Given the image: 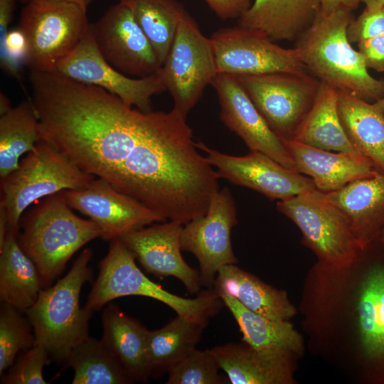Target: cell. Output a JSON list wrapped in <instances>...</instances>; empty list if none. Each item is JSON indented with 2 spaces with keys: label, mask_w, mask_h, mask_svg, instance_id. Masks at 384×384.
<instances>
[{
  "label": "cell",
  "mask_w": 384,
  "mask_h": 384,
  "mask_svg": "<svg viewBox=\"0 0 384 384\" xmlns=\"http://www.w3.org/2000/svg\"><path fill=\"white\" fill-rule=\"evenodd\" d=\"M29 80L40 139L81 170L161 215L191 194L201 156L186 118L176 110H135L56 71H31Z\"/></svg>",
  "instance_id": "cell-1"
},
{
  "label": "cell",
  "mask_w": 384,
  "mask_h": 384,
  "mask_svg": "<svg viewBox=\"0 0 384 384\" xmlns=\"http://www.w3.org/2000/svg\"><path fill=\"white\" fill-rule=\"evenodd\" d=\"M351 12L337 11L316 19L296 40L294 48L307 70L338 91L374 102L384 97V80L368 71L347 36Z\"/></svg>",
  "instance_id": "cell-2"
},
{
  "label": "cell",
  "mask_w": 384,
  "mask_h": 384,
  "mask_svg": "<svg viewBox=\"0 0 384 384\" xmlns=\"http://www.w3.org/2000/svg\"><path fill=\"white\" fill-rule=\"evenodd\" d=\"M101 237L99 226L90 219L78 216L60 191L25 211L17 240L36 265L45 289L62 273L78 250Z\"/></svg>",
  "instance_id": "cell-3"
},
{
  "label": "cell",
  "mask_w": 384,
  "mask_h": 384,
  "mask_svg": "<svg viewBox=\"0 0 384 384\" xmlns=\"http://www.w3.org/2000/svg\"><path fill=\"white\" fill-rule=\"evenodd\" d=\"M92 256L90 249L83 250L66 275L43 289L35 304L25 311L35 344L44 347L50 358L63 367L73 348L89 337L92 311L81 308L80 294L83 284L92 279L89 265Z\"/></svg>",
  "instance_id": "cell-4"
},
{
  "label": "cell",
  "mask_w": 384,
  "mask_h": 384,
  "mask_svg": "<svg viewBox=\"0 0 384 384\" xmlns=\"http://www.w3.org/2000/svg\"><path fill=\"white\" fill-rule=\"evenodd\" d=\"M142 296L158 300L178 316L206 327L224 303L215 289L201 291L195 298L174 294L149 279L138 267L135 257L120 238L110 240L108 252L99 262V273L85 307L102 309L114 299Z\"/></svg>",
  "instance_id": "cell-5"
},
{
  "label": "cell",
  "mask_w": 384,
  "mask_h": 384,
  "mask_svg": "<svg viewBox=\"0 0 384 384\" xmlns=\"http://www.w3.org/2000/svg\"><path fill=\"white\" fill-rule=\"evenodd\" d=\"M96 177L81 170L50 143L39 140L18 167L1 179V199L9 230L18 235L19 222L36 201L65 190L85 188Z\"/></svg>",
  "instance_id": "cell-6"
},
{
  "label": "cell",
  "mask_w": 384,
  "mask_h": 384,
  "mask_svg": "<svg viewBox=\"0 0 384 384\" xmlns=\"http://www.w3.org/2000/svg\"><path fill=\"white\" fill-rule=\"evenodd\" d=\"M277 209L298 227L304 244L324 266L344 270L365 253L343 215L323 192L315 189L279 201Z\"/></svg>",
  "instance_id": "cell-7"
},
{
  "label": "cell",
  "mask_w": 384,
  "mask_h": 384,
  "mask_svg": "<svg viewBox=\"0 0 384 384\" xmlns=\"http://www.w3.org/2000/svg\"><path fill=\"white\" fill-rule=\"evenodd\" d=\"M87 7L68 2L33 1L22 9L18 28L28 44L31 71L52 72L90 28Z\"/></svg>",
  "instance_id": "cell-8"
},
{
  "label": "cell",
  "mask_w": 384,
  "mask_h": 384,
  "mask_svg": "<svg viewBox=\"0 0 384 384\" xmlns=\"http://www.w3.org/2000/svg\"><path fill=\"white\" fill-rule=\"evenodd\" d=\"M159 73L173 98V109L185 117L218 74L211 40L188 13L178 24Z\"/></svg>",
  "instance_id": "cell-9"
},
{
  "label": "cell",
  "mask_w": 384,
  "mask_h": 384,
  "mask_svg": "<svg viewBox=\"0 0 384 384\" xmlns=\"http://www.w3.org/2000/svg\"><path fill=\"white\" fill-rule=\"evenodd\" d=\"M271 130L282 140L293 139L319 87L307 73L236 76Z\"/></svg>",
  "instance_id": "cell-10"
},
{
  "label": "cell",
  "mask_w": 384,
  "mask_h": 384,
  "mask_svg": "<svg viewBox=\"0 0 384 384\" xmlns=\"http://www.w3.org/2000/svg\"><path fill=\"white\" fill-rule=\"evenodd\" d=\"M210 38L218 73L238 76L307 73L294 48L281 47L257 30L238 25L220 28Z\"/></svg>",
  "instance_id": "cell-11"
},
{
  "label": "cell",
  "mask_w": 384,
  "mask_h": 384,
  "mask_svg": "<svg viewBox=\"0 0 384 384\" xmlns=\"http://www.w3.org/2000/svg\"><path fill=\"white\" fill-rule=\"evenodd\" d=\"M75 81L100 87L125 105L151 112V97L166 90L159 70L143 78H133L112 66L100 52L91 26L75 48L57 64L55 70Z\"/></svg>",
  "instance_id": "cell-12"
},
{
  "label": "cell",
  "mask_w": 384,
  "mask_h": 384,
  "mask_svg": "<svg viewBox=\"0 0 384 384\" xmlns=\"http://www.w3.org/2000/svg\"><path fill=\"white\" fill-rule=\"evenodd\" d=\"M238 224L235 200L230 189L223 187L212 197L207 213L183 227L181 249L198 260L202 286L212 288L223 266L236 264L231 231Z\"/></svg>",
  "instance_id": "cell-13"
},
{
  "label": "cell",
  "mask_w": 384,
  "mask_h": 384,
  "mask_svg": "<svg viewBox=\"0 0 384 384\" xmlns=\"http://www.w3.org/2000/svg\"><path fill=\"white\" fill-rule=\"evenodd\" d=\"M220 178L251 188L271 200H285L316 189L308 176L290 170L267 154L250 151L245 156H233L196 142Z\"/></svg>",
  "instance_id": "cell-14"
},
{
  "label": "cell",
  "mask_w": 384,
  "mask_h": 384,
  "mask_svg": "<svg viewBox=\"0 0 384 384\" xmlns=\"http://www.w3.org/2000/svg\"><path fill=\"white\" fill-rule=\"evenodd\" d=\"M73 208L95 222L102 238L112 240L166 220L133 198L114 188L107 181L96 177L85 188L63 191Z\"/></svg>",
  "instance_id": "cell-15"
},
{
  "label": "cell",
  "mask_w": 384,
  "mask_h": 384,
  "mask_svg": "<svg viewBox=\"0 0 384 384\" xmlns=\"http://www.w3.org/2000/svg\"><path fill=\"white\" fill-rule=\"evenodd\" d=\"M91 29L102 55L122 73L143 78L161 69L149 40L121 2L109 8Z\"/></svg>",
  "instance_id": "cell-16"
},
{
  "label": "cell",
  "mask_w": 384,
  "mask_h": 384,
  "mask_svg": "<svg viewBox=\"0 0 384 384\" xmlns=\"http://www.w3.org/2000/svg\"><path fill=\"white\" fill-rule=\"evenodd\" d=\"M368 257L356 302L358 341L365 377L384 383V257Z\"/></svg>",
  "instance_id": "cell-17"
},
{
  "label": "cell",
  "mask_w": 384,
  "mask_h": 384,
  "mask_svg": "<svg viewBox=\"0 0 384 384\" xmlns=\"http://www.w3.org/2000/svg\"><path fill=\"white\" fill-rule=\"evenodd\" d=\"M210 85L218 96L220 120L242 139L250 151L262 152L296 171L282 140L269 127L236 76L218 73Z\"/></svg>",
  "instance_id": "cell-18"
},
{
  "label": "cell",
  "mask_w": 384,
  "mask_h": 384,
  "mask_svg": "<svg viewBox=\"0 0 384 384\" xmlns=\"http://www.w3.org/2000/svg\"><path fill=\"white\" fill-rule=\"evenodd\" d=\"M183 225L169 220L144 227L120 238L149 273L174 277L188 293H199L202 286L199 271L190 267L181 255Z\"/></svg>",
  "instance_id": "cell-19"
},
{
  "label": "cell",
  "mask_w": 384,
  "mask_h": 384,
  "mask_svg": "<svg viewBox=\"0 0 384 384\" xmlns=\"http://www.w3.org/2000/svg\"><path fill=\"white\" fill-rule=\"evenodd\" d=\"M324 193L343 215L363 252L378 242L384 228V174L359 178Z\"/></svg>",
  "instance_id": "cell-20"
},
{
  "label": "cell",
  "mask_w": 384,
  "mask_h": 384,
  "mask_svg": "<svg viewBox=\"0 0 384 384\" xmlns=\"http://www.w3.org/2000/svg\"><path fill=\"white\" fill-rule=\"evenodd\" d=\"M232 384H292L294 383V354L260 350L244 341L210 349Z\"/></svg>",
  "instance_id": "cell-21"
},
{
  "label": "cell",
  "mask_w": 384,
  "mask_h": 384,
  "mask_svg": "<svg viewBox=\"0 0 384 384\" xmlns=\"http://www.w3.org/2000/svg\"><path fill=\"white\" fill-rule=\"evenodd\" d=\"M282 142L296 171L309 177L316 188L323 193L338 190L355 180L380 174L368 160L359 156L323 150L293 139Z\"/></svg>",
  "instance_id": "cell-22"
},
{
  "label": "cell",
  "mask_w": 384,
  "mask_h": 384,
  "mask_svg": "<svg viewBox=\"0 0 384 384\" xmlns=\"http://www.w3.org/2000/svg\"><path fill=\"white\" fill-rule=\"evenodd\" d=\"M102 322L100 340L105 347L134 382L146 383L151 377L146 347L148 329L112 303L105 308Z\"/></svg>",
  "instance_id": "cell-23"
},
{
  "label": "cell",
  "mask_w": 384,
  "mask_h": 384,
  "mask_svg": "<svg viewBox=\"0 0 384 384\" xmlns=\"http://www.w3.org/2000/svg\"><path fill=\"white\" fill-rule=\"evenodd\" d=\"M320 12V0H255L238 25L257 30L273 41H293L311 26Z\"/></svg>",
  "instance_id": "cell-24"
},
{
  "label": "cell",
  "mask_w": 384,
  "mask_h": 384,
  "mask_svg": "<svg viewBox=\"0 0 384 384\" xmlns=\"http://www.w3.org/2000/svg\"><path fill=\"white\" fill-rule=\"evenodd\" d=\"M338 112L351 144L384 174V114L374 103L341 91Z\"/></svg>",
  "instance_id": "cell-25"
},
{
  "label": "cell",
  "mask_w": 384,
  "mask_h": 384,
  "mask_svg": "<svg viewBox=\"0 0 384 384\" xmlns=\"http://www.w3.org/2000/svg\"><path fill=\"white\" fill-rule=\"evenodd\" d=\"M213 287L230 294L249 310L271 319L289 320L296 314L284 291L263 282L235 264L220 268Z\"/></svg>",
  "instance_id": "cell-26"
},
{
  "label": "cell",
  "mask_w": 384,
  "mask_h": 384,
  "mask_svg": "<svg viewBox=\"0 0 384 384\" xmlns=\"http://www.w3.org/2000/svg\"><path fill=\"white\" fill-rule=\"evenodd\" d=\"M293 140L323 150L363 157L349 142L341 124L338 90L321 81L313 105Z\"/></svg>",
  "instance_id": "cell-27"
},
{
  "label": "cell",
  "mask_w": 384,
  "mask_h": 384,
  "mask_svg": "<svg viewBox=\"0 0 384 384\" xmlns=\"http://www.w3.org/2000/svg\"><path fill=\"white\" fill-rule=\"evenodd\" d=\"M43 289L36 265L19 245L17 235L9 231L0 248L1 302L25 312Z\"/></svg>",
  "instance_id": "cell-28"
},
{
  "label": "cell",
  "mask_w": 384,
  "mask_h": 384,
  "mask_svg": "<svg viewBox=\"0 0 384 384\" xmlns=\"http://www.w3.org/2000/svg\"><path fill=\"white\" fill-rule=\"evenodd\" d=\"M227 306L242 335V341L260 350L301 353L303 340L289 320L274 319L253 312L234 297L215 289Z\"/></svg>",
  "instance_id": "cell-29"
},
{
  "label": "cell",
  "mask_w": 384,
  "mask_h": 384,
  "mask_svg": "<svg viewBox=\"0 0 384 384\" xmlns=\"http://www.w3.org/2000/svg\"><path fill=\"white\" fill-rule=\"evenodd\" d=\"M205 327L177 315L161 329L148 330L151 377L159 378L196 348Z\"/></svg>",
  "instance_id": "cell-30"
},
{
  "label": "cell",
  "mask_w": 384,
  "mask_h": 384,
  "mask_svg": "<svg viewBox=\"0 0 384 384\" xmlns=\"http://www.w3.org/2000/svg\"><path fill=\"white\" fill-rule=\"evenodd\" d=\"M39 140L38 118L30 97L0 114V178L14 171L21 156Z\"/></svg>",
  "instance_id": "cell-31"
},
{
  "label": "cell",
  "mask_w": 384,
  "mask_h": 384,
  "mask_svg": "<svg viewBox=\"0 0 384 384\" xmlns=\"http://www.w3.org/2000/svg\"><path fill=\"white\" fill-rule=\"evenodd\" d=\"M153 46L163 65L177 28L187 13L176 0H120Z\"/></svg>",
  "instance_id": "cell-32"
},
{
  "label": "cell",
  "mask_w": 384,
  "mask_h": 384,
  "mask_svg": "<svg viewBox=\"0 0 384 384\" xmlns=\"http://www.w3.org/2000/svg\"><path fill=\"white\" fill-rule=\"evenodd\" d=\"M74 371L73 384H129L134 383L103 345L88 337L72 351L63 368Z\"/></svg>",
  "instance_id": "cell-33"
},
{
  "label": "cell",
  "mask_w": 384,
  "mask_h": 384,
  "mask_svg": "<svg viewBox=\"0 0 384 384\" xmlns=\"http://www.w3.org/2000/svg\"><path fill=\"white\" fill-rule=\"evenodd\" d=\"M15 307L3 303L0 311V375L9 368L20 353L31 348L36 338L28 319Z\"/></svg>",
  "instance_id": "cell-34"
},
{
  "label": "cell",
  "mask_w": 384,
  "mask_h": 384,
  "mask_svg": "<svg viewBox=\"0 0 384 384\" xmlns=\"http://www.w3.org/2000/svg\"><path fill=\"white\" fill-rule=\"evenodd\" d=\"M220 366L210 349L195 348L167 373L166 384H225L228 378L222 377Z\"/></svg>",
  "instance_id": "cell-35"
},
{
  "label": "cell",
  "mask_w": 384,
  "mask_h": 384,
  "mask_svg": "<svg viewBox=\"0 0 384 384\" xmlns=\"http://www.w3.org/2000/svg\"><path fill=\"white\" fill-rule=\"evenodd\" d=\"M50 356L42 346L34 344L19 354L12 366L1 376L3 384H47L43 368L50 362Z\"/></svg>",
  "instance_id": "cell-36"
},
{
  "label": "cell",
  "mask_w": 384,
  "mask_h": 384,
  "mask_svg": "<svg viewBox=\"0 0 384 384\" xmlns=\"http://www.w3.org/2000/svg\"><path fill=\"white\" fill-rule=\"evenodd\" d=\"M384 34V6L366 7L359 16L353 18L347 28L351 43Z\"/></svg>",
  "instance_id": "cell-37"
},
{
  "label": "cell",
  "mask_w": 384,
  "mask_h": 384,
  "mask_svg": "<svg viewBox=\"0 0 384 384\" xmlns=\"http://www.w3.org/2000/svg\"><path fill=\"white\" fill-rule=\"evenodd\" d=\"M357 44L366 67L384 73V34L365 39Z\"/></svg>",
  "instance_id": "cell-38"
},
{
  "label": "cell",
  "mask_w": 384,
  "mask_h": 384,
  "mask_svg": "<svg viewBox=\"0 0 384 384\" xmlns=\"http://www.w3.org/2000/svg\"><path fill=\"white\" fill-rule=\"evenodd\" d=\"M222 20L239 18L250 6V0H205Z\"/></svg>",
  "instance_id": "cell-39"
},
{
  "label": "cell",
  "mask_w": 384,
  "mask_h": 384,
  "mask_svg": "<svg viewBox=\"0 0 384 384\" xmlns=\"http://www.w3.org/2000/svg\"><path fill=\"white\" fill-rule=\"evenodd\" d=\"M361 0H320V14L327 16L337 11L352 12Z\"/></svg>",
  "instance_id": "cell-40"
},
{
  "label": "cell",
  "mask_w": 384,
  "mask_h": 384,
  "mask_svg": "<svg viewBox=\"0 0 384 384\" xmlns=\"http://www.w3.org/2000/svg\"><path fill=\"white\" fill-rule=\"evenodd\" d=\"M16 0H0V47L5 42L9 31V25L11 20Z\"/></svg>",
  "instance_id": "cell-41"
},
{
  "label": "cell",
  "mask_w": 384,
  "mask_h": 384,
  "mask_svg": "<svg viewBox=\"0 0 384 384\" xmlns=\"http://www.w3.org/2000/svg\"><path fill=\"white\" fill-rule=\"evenodd\" d=\"M9 230V223L5 207L0 204V248L2 247Z\"/></svg>",
  "instance_id": "cell-42"
},
{
  "label": "cell",
  "mask_w": 384,
  "mask_h": 384,
  "mask_svg": "<svg viewBox=\"0 0 384 384\" xmlns=\"http://www.w3.org/2000/svg\"><path fill=\"white\" fill-rule=\"evenodd\" d=\"M23 3H28L33 1H60L68 2L79 4L87 8L88 5L91 3L92 0H21Z\"/></svg>",
  "instance_id": "cell-43"
},
{
  "label": "cell",
  "mask_w": 384,
  "mask_h": 384,
  "mask_svg": "<svg viewBox=\"0 0 384 384\" xmlns=\"http://www.w3.org/2000/svg\"><path fill=\"white\" fill-rule=\"evenodd\" d=\"M11 102L2 92L0 94V114L7 112L11 108Z\"/></svg>",
  "instance_id": "cell-44"
},
{
  "label": "cell",
  "mask_w": 384,
  "mask_h": 384,
  "mask_svg": "<svg viewBox=\"0 0 384 384\" xmlns=\"http://www.w3.org/2000/svg\"><path fill=\"white\" fill-rule=\"evenodd\" d=\"M365 4L366 7H380L384 6V0H361Z\"/></svg>",
  "instance_id": "cell-45"
},
{
  "label": "cell",
  "mask_w": 384,
  "mask_h": 384,
  "mask_svg": "<svg viewBox=\"0 0 384 384\" xmlns=\"http://www.w3.org/2000/svg\"><path fill=\"white\" fill-rule=\"evenodd\" d=\"M374 104L378 108V110L384 114V97L374 102Z\"/></svg>",
  "instance_id": "cell-46"
},
{
  "label": "cell",
  "mask_w": 384,
  "mask_h": 384,
  "mask_svg": "<svg viewBox=\"0 0 384 384\" xmlns=\"http://www.w3.org/2000/svg\"><path fill=\"white\" fill-rule=\"evenodd\" d=\"M378 242L380 245H381L383 247H384V228L381 230L380 235L378 237Z\"/></svg>",
  "instance_id": "cell-47"
}]
</instances>
